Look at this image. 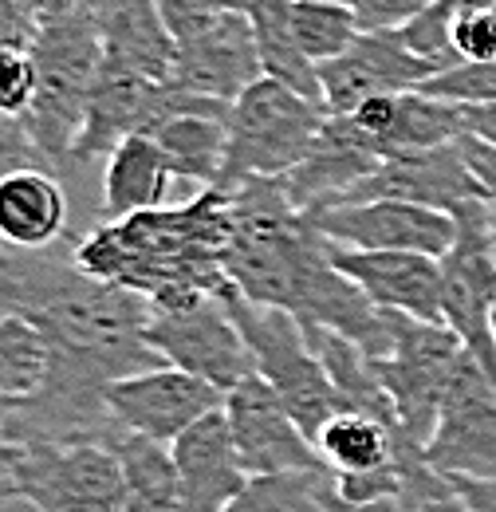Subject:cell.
<instances>
[{
	"label": "cell",
	"instance_id": "cell-2",
	"mask_svg": "<svg viewBox=\"0 0 496 512\" xmlns=\"http://www.w3.org/2000/svg\"><path fill=\"white\" fill-rule=\"evenodd\" d=\"M229 237V190H201L182 205H162L123 221H95L71 241V260L87 276L146 300L174 292H225Z\"/></svg>",
	"mask_w": 496,
	"mask_h": 512
},
{
	"label": "cell",
	"instance_id": "cell-42",
	"mask_svg": "<svg viewBox=\"0 0 496 512\" xmlns=\"http://www.w3.org/2000/svg\"><path fill=\"white\" fill-rule=\"evenodd\" d=\"M304 4H343V8H355V0H304Z\"/></svg>",
	"mask_w": 496,
	"mask_h": 512
},
{
	"label": "cell",
	"instance_id": "cell-13",
	"mask_svg": "<svg viewBox=\"0 0 496 512\" xmlns=\"http://www.w3.org/2000/svg\"><path fill=\"white\" fill-rule=\"evenodd\" d=\"M434 75L437 67L410 52L402 32H363L339 60L319 67V91L327 115H355L374 99L418 91Z\"/></svg>",
	"mask_w": 496,
	"mask_h": 512
},
{
	"label": "cell",
	"instance_id": "cell-39",
	"mask_svg": "<svg viewBox=\"0 0 496 512\" xmlns=\"http://www.w3.org/2000/svg\"><path fill=\"white\" fill-rule=\"evenodd\" d=\"M16 166H48L32 146H0V178L8 174V170H16ZM52 170V166H48ZM16 256H8V249L0 245V268H8Z\"/></svg>",
	"mask_w": 496,
	"mask_h": 512
},
{
	"label": "cell",
	"instance_id": "cell-25",
	"mask_svg": "<svg viewBox=\"0 0 496 512\" xmlns=\"http://www.w3.org/2000/svg\"><path fill=\"white\" fill-rule=\"evenodd\" d=\"M229 115H178L150 134L178 182H197L201 190L221 186L229 154Z\"/></svg>",
	"mask_w": 496,
	"mask_h": 512
},
{
	"label": "cell",
	"instance_id": "cell-9",
	"mask_svg": "<svg viewBox=\"0 0 496 512\" xmlns=\"http://www.w3.org/2000/svg\"><path fill=\"white\" fill-rule=\"evenodd\" d=\"M16 442V438H12ZM20 446V501L36 512H123V465L111 442L52 446V442H16Z\"/></svg>",
	"mask_w": 496,
	"mask_h": 512
},
{
	"label": "cell",
	"instance_id": "cell-19",
	"mask_svg": "<svg viewBox=\"0 0 496 512\" xmlns=\"http://www.w3.org/2000/svg\"><path fill=\"white\" fill-rule=\"evenodd\" d=\"M178 465V501L182 512H229V505L245 493L248 473L241 453L233 446L225 410L197 422L174 446Z\"/></svg>",
	"mask_w": 496,
	"mask_h": 512
},
{
	"label": "cell",
	"instance_id": "cell-40",
	"mask_svg": "<svg viewBox=\"0 0 496 512\" xmlns=\"http://www.w3.org/2000/svg\"><path fill=\"white\" fill-rule=\"evenodd\" d=\"M327 512H406V509L394 497L390 501H371V505H351V501H343L335 493V481H331V489H327Z\"/></svg>",
	"mask_w": 496,
	"mask_h": 512
},
{
	"label": "cell",
	"instance_id": "cell-30",
	"mask_svg": "<svg viewBox=\"0 0 496 512\" xmlns=\"http://www.w3.org/2000/svg\"><path fill=\"white\" fill-rule=\"evenodd\" d=\"M422 95L457 103V107H477V103H496V60L489 64H457L437 71L430 83L418 87Z\"/></svg>",
	"mask_w": 496,
	"mask_h": 512
},
{
	"label": "cell",
	"instance_id": "cell-18",
	"mask_svg": "<svg viewBox=\"0 0 496 512\" xmlns=\"http://www.w3.org/2000/svg\"><path fill=\"white\" fill-rule=\"evenodd\" d=\"M378 166H382V158L359 134V127L347 115H327L311 154L288 178H280V186L300 213H315V209L343 201L359 182L378 174Z\"/></svg>",
	"mask_w": 496,
	"mask_h": 512
},
{
	"label": "cell",
	"instance_id": "cell-27",
	"mask_svg": "<svg viewBox=\"0 0 496 512\" xmlns=\"http://www.w3.org/2000/svg\"><path fill=\"white\" fill-rule=\"evenodd\" d=\"M48 383V339L20 316H0V394L16 406Z\"/></svg>",
	"mask_w": 496,
	"mask_h": 512
},
{
	"label": "cell",
	"instance_id": "cell-17",
	"mask_svg": "<svg viewBox=\"0 0 496 512\" xmlns=\"http://www.w3.org/2000/svg\"><path fill=\"white\" fill-rule=\"evenodd\" d=\"M327 256L378 312L441 323V260L418 253H355L331 241Z\"/></svg>",
	"mask_w": 496,
	"mask_h": 512
},
{
	"label": "cell",
	"instance_id": "cell-36",
	"mask_svg": "<svg viewBox=\"0 0 496 512\" xmlns=\"http://www.w3.org/2000/svg\"><path fill=\"white\" fill-rule=\"evenodd\" d=\"M461 138H473V142L496 150V103L461 107Z\"/></svg>",
	"mask_w": 496,
	"mask_h": 512
},
{
	"label": "cell",
	"instance_id": "cell-10",
	"mask_svg": "<svg viewBox=\"0 0 496 512\" xmlns=\"http://www.w3.org/2000/svg\"><path fill=\"white\" fill-rule=\"evenodd\" d=\"M422 457L441 477L496 481V383L473 355H465L453 371L437 430Z\"/></svg>",
	"mask_w": 496,
	"mask_h": 512
},
{
	"label": "cell",
	"instance_id": "cell-29",
	"mask_svg": "<svg viewBox=\"0 0 496 512\" xmlns=\"http://www.w3.org/2000/svg\"><path fill=\"white\" fill-rule=\"evenodd\" d=\"M292 32H296V44L304 52L315 71L331 60H339L359 36V16L355 8H343V4H304V0H292Z\"/></svg>",
	"mask_w": 496,
	"mask_h": 512
},
{
	"label": "cell",
	"instance_id": "cell-22",
	"mask_svg": "<svg viewBox=\"0 0 496 512\" xmlns=\"http://www.w3.org/2000/svg\"><path fill=\"white\" fill-rule=\"evenodd\" d=\"M67 233V193L48 166H16L0 178V245L8 256L48 253Z\"/></svg>",
	"mask_w": 496,
	"mask_h": 512
},
{
	"label": "cell",
	"instance_id": "cell-14",
	"mask_svg": "<svg viewBox=\"0 0 496 512\" xmlns=\"http://www.w3.org/2000/svg\"><path fill=\"white\" fill-rule=\"evenodd\" d=\"M260 79H264V64H260V48H256L248 12H229V16L197 28L186 40H178L170 83L186 95L233 107Z\"/></svg>",
	"mask_w": 496,
	"mask_h": 512
},
{
	"label": "cell",
	"instance_id": "cell-28",
	"mask_svg": "<svg viewBox=\"0 0 496 512\" xmlns=\"http://www.w3.org/2000/svg\"><path fill=\"white\" fill-rule=\"evenodd\" d=\"M331 481H335L331 469L248 477L245 493L229 505V512H327Z\"/></svg>",
	"mask_w": 496,
	"mask_h": 512
},
{
	"label": "cell",
	"instance_id": "cell-26",
	"mask_svg": "<svg viewBox=\"0 0 496 512\" xmlns=\"http://www.w3.org/2000/svg\"><path fill=\"white\" fill-rule=\"evenodd\" d=\"M111 449L123 465L126 509L123 512H182L178 501V465L174 449L146 442L138 434L119 430L111 438Z\"/></svg>",
	"mask_w": 496,
	"mask_h": 512
},
{
	"label": "cell",
	"instance_id": "cell-4",
	"mask_svg": "<svg viewBox=\"0 0 496 512\" xmlns=\"http://www.w3.org/2000/svg\"><path fill=\"white\" fill-rule=\"evenodd\" d=\"M327 107L288 91L276 79H260L233 103L229 115V154L217 190L241 182H280L311 154Z\"/></svg>",
	"mask_w": 496,
	"mask_h": 512
},
{
	"label": "cell",
	"instance_id": "cell-34",
	"mask_svg": "<svg viewBox=\"0 0 496 512\" xmlns=\"http://www.w3.org/2000/svg\"><path fill=\"white\" fill-rule=\"evenodd\" d=\"M430 8H437V0H355V16L363 32H402Z\"/></svg>",
	"mask_w": 496,
	"mask_h": 512
},
{
	"label": "cell",
	"instance_id": "cell-7",
	"mask_svg": "<svg viewBox=\"0 0 496 512\" xmlns=\"http://www.w3.org/2000/svg\"><path fill=\"white\" fill-rule=\"evenodd\" d=\"M465 355H469L465 343L445 323H418L394 316V347L390 355L371 363V371L398 414L406 449L422 453L430 446L449 379Z\"/></svg>",
	"mask_w": 496,
	"mask_h": 512
},
{
	"label": "cell",
	"instance_id": "cell-37",
	"mask_svg": "<svg viewBox=\"0 0 496 512\" xmlns=\"http://www.w3.org/2000/svg\"><path fill=\"white\" fill-rule=\"evenodd\" d=\"M20 446L0 430V505L20 501Z\"/></svg>",
	"mask_w": 496,
	"mask_h": 512
},
{
	"label": "cell",
	"instance_id": "cell-23",
	"mask_svg": "<svg viewBox=\"0 0 496 512\" xmlns=\"http://www.w3.org/2000/svg\"><path fill=\"white\" fill-rule=\"evenodd\" d=\"M170 182H178V178L154 138L134 134V138L119 142L103 166V201H99L103 221H123L134 213L162 209Z\"/></svg>",
	"mask_w": 496,
	"mask_h": 512
},
{
	"label": "cell",
	"instance_id": "cell-33",
	"mask_svg": "<svg viewBox=\"0 0 496 512\" xmlns=\"http://www.w3.org/2000/svg\"><path fill=\"white\" fill-rule=\"evenodd\" d=\"M154 8L178 44V40L193 36L197 28H205L229 12H245V0H154Z\"/></svg>",
	"mask_w": 496,
	"mask_h": 512
},
{
	"label": "cell",
	"instance_id": "cell-20",
	"mask_svg": "<svg viewBox=\"0 0 496 512\" xmlns=\"http://www.w3.org/2000/svg\"><path fill=\"white\" fill-rule=\"evenodd\" d=\"M87 12L103 44V67L170 83L178 44L166 32L154 0H87Z\"/></svg>",
	"mask_w": 496,
	"mask_h": 512
},
{
	"label": "cell",
	"instance_id": "cell-8",
	"mask_svg": "<svg viewBox=\"0 0 496 512\" xmlns=\"http://www.w3.org/2000/svg\"><path fill=\"white\" fill-rule=\"evenodd\" d=\"M457 241L441 256V323L465 343V351L496 383V237L485 201H469L453 213Z\"/></svg>",
	"mask_w": 496,
	"mask_h": 512
},
{
	"label": "cell",
	"instance_id": "cell-16",
	"mask_svg": "<svg viewBox=\"0 0 496 512\" xmlns=\"http://www.w3.org/2000/svg\"><path fill=\"white\" fill-rule=\"evenodd\" d=\"M351 201H406V205H422L434 213H457L469 201H485V186L473 174L461 142L422 150V154H402L378 166L367 182H359L335 205H351Z\"/></svg>",
	"mask_w": 496,
	"mask_h": 512
},
{
	"label": "cell",
	"instance_id": "cell-43",
	"mask_svg": "<svg viewBox=\"0 0 496 512\" xmlns=\"http://www.w3.org/2000/svg\"><path fill=\"white\" fill-rule=\"evenodd\" d=\"M489 327H493V339H496V304H493V320H489Z\"/></svg>",
	"mask_w": 496,
	"mask_h": 512
},
{
	"label": "cell",
	"instance_id": "cell-38",
	"mask_svg": "<svg viewBox=\"0 0 496 512\" xmlns=\"http://www.w3.org/2000/svg\"><path fill=\"white\" fill-rule=\"evenodd\" d=\"M449 481L469 512H496V481H473V477H449Z\"/></svg>",
	"mask_w": 496,
	"mask_h": 512
},
{
	"label": "cell",
	"instance_id": "cell-15",
	"mask_svg": "<svg viewBox=\"0 0 496 512\" xmlns=\"http://www.w3.org/2000/svg\"><path fill=\"white\" fill-rule=\"evenodd\" d=\"M225 422L233 434V446L241 453L248 477H272V473H311L327 469L300 422L284 410L276 390L252 375L225 398Z\"/></svg>",
	"mask_w": 496,
	"mask_h": 512
},
{
	"label": "cell",
	"instance_id": "cell-32",
	"mask_svg": "<svg viewBox=\"0 0 496 512\" xmlns=\"http://www.w3.org/2000/svg\"><path fill=\"white\" fill-rule=\"evenodd\" d=\"M36 99V64L32 52L0 48V115L24 123Z\"/></svg>",
	"mask_w": 496,
	"mask_h": 512
},
{
	"label": "cell",
	"instance_id": "cell-31",
	"mask_svg": "<svg viewBox=\"0 0 496 512\" xmlns=\"http://www.w3.org/2000/svg\"><path fill=\"white\" fill-rule=\"evenodd\" d=\"M449 52L457 64H489L496 60V4L473 8L449 20Z\"/></svg>",
	"mask_w": 496,
	"mask_h": 512
},
{
	"label": "cell",
	"instance_id": "cell-1",
	"mask_svg": "<svg viewBox=\"0 0 496 512\" xmlns=\"http://www.w3.org/2000/svg\"><path fill=\"white\" fill-rule=\"evenodd\" d=\"M0 316L48 339V383L0 426L16 442H111V383L166 367L146 343L150 300L87 276L71 256H16L0 268Z\"/></svg>",
	"mask_w": 496,
	"mask_h": 512
},
{
	"label": "cell",
	"instance_id": "cell-11",
	"mask_svg": "<svg viewBox=\"0 0 496 512\" xmlns=\"http://www.w3.org/2000/svg\"><path fill=\"white\" fill-rule=\"evenodd\" d=\"M304 217L319 229V237L355 253H418L441 260L457 241V225L449 213L406 201H351Z\"/></svg>",
	"mask_w": 496,
	"mask_h": 512
},
{
	"label": "cell",
	"instance_id": "cell-41",
	"mask_svg": "<svg viewBox=\"0 0 496 512\" xmlns=\"http://www.w3.org/2000/svg\"><path fill=\"white\" fill-rule=\"evenodd\" d=\"M12 410H16V402H8V398L0 394V426H4L8 418H12Z\"/></svg>",
	"mask_w": 496,
	"mask_h": 512
},
{
	"label": "cell",
	"instance_id": "cell-35",
	"mask_svg": "<svg viewBox=\"0 0 496 512\" xmlns=\"http://www.w3.org/2000/svg\"><path fill=\"white\" fill-rule=\"evenodd\" d=\"M457 142H461V150H465L473 174H477L481 186H485V209H489V225H493V237H496V150L473 142V138H457Z\"/></svg>",
	"mask_w": 496,
	"mask_h": 512
},
{
	"label": "cell",
	"instance_id": "cell-5",
	"mask_svg": "<svg viewBox=\"0 0 496 512\" xmlns=\"http://www.w3.org/2000/svg\"><path fill=\"white\" fill-rule=\"evenodd\" d=\"M146 343L166 367L217 386L225 398L256 375L252 351L225 304V292H174L150 300Z\"/></svg>",
	"mask_w": 496,
	"mask_h": 512
},
{
	"label": "cell",
	"instance_id": "cell-3",
	"mask_svg": "<svg viewBox=\"0 0 496 512\" xmlns=\"http://www.w3.org/2000/svg\"><path fill=\"white\" fill-rule=\"evenodd\" d=\"M36 64V99L24 115V134L36 146V154L56 170H71V150L87 119L91 91L103 75V44L95 36L91 12L79 8L63 20L40 24V36L32 44Z\"/></svg>",
	"mask_w": 496,
	"mask_h": 512
},
{
	"label": "cell",
	"instance_id": "cell-21",
	"mask_svg": "<svg viewBox=\"0 0 496 512\" xmlns=\"http://www.w3.org/2000/svg\"><path fill=\"white\" fill-rule=\"evenodd\" d=\"M347 119L359 127V134L371 142L382 162L402 158V154L437 150V146H449V142L461 138V107L430 99L422 91L394 95V99H374Z\"/></svg>",
	"mask_w": 496,
	"mask_h": 512
},
{
	"label": "cell",
	"instance_id": "cell-6",
	"mask_svg": "<svg viewBox=\"0 0 496 512\" xmlns=\"http://www.w3.org/2000/svg\"><path fill=\"white\" fill-rule=\"evenodd\" d=\"M225 304L233 312V320L245 335L256 375L276 390V398L284 402V410L300 422V430L315 442V434L343 414V398L335 383L327 379L323 363L315 359L304 327L292 320L288 312H272V308H256L229 284L225 288Z\"/></svg>",
	"mask_w": 496,
	"mask_h": 512
},
{
	"label": "cell",
	"instance_id": "cell-24",
	"mask_svg": "<svg viewBox=\"0 0 496 512\" xmlns=\"http://www.w3.org/2000/svg\"><path fill=\"white\" fill-rule=\"evenodd\" d=\"M315 453L319 461L335 473V477H371L386 473L390 465H398V453H414L402 446V434L371 414L359 410H343L335 414L319 434H315Z\"/></svg>",
	"mask_w": 496,
	"mask_h": 512
},
{
	"label": "cell",
	"instance_id": "cell-12",
	"mask_svg": "<svg viewBox=\"0 0 496 512\" xmlns=\"http://www.w3.org/2000/svg\"><path fill=\"white\" fill-rule=\"evenodd\" d=\"M107 410L119 430L174 449L178 438L189 434L197 422L225 410V394L178 367H158L111 383Z\"/></svg>",
	"mask_w": 496,
	"mask_h": 512
}]
</instances>
